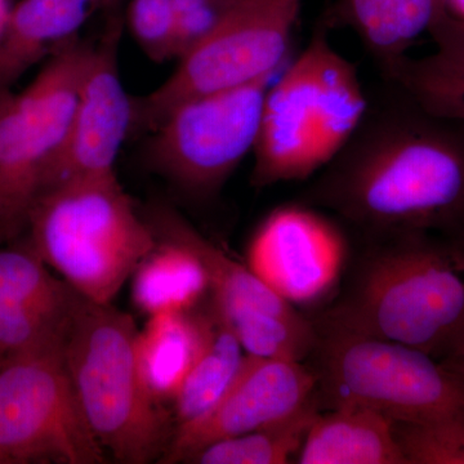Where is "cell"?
I'll list each match as a JSON object with an SVG mask.
<instances>
[{
	"label": "cell",
	"instance_id": "83f0119b",
	"mask_svg": "<svg viewBox=\"0 0 464 464\" xmlns=\"http://www.w3.org/2000/svg\"><path fill=\"white\" fill-rule=\"evenodd\" d=\"M234 0H174L176 60L194 51L215 32Z\"/></svg>",
	"mask_w": 464,
	"mask_h": 464
},
{
	"label": "cell",
	"instance_id": "6da1fadb",
	"mask_svg": "<svg viewBox=\"0 0 464 464\" xmlns=\"http://www.w3.org/2000/svg\"><path fill=\"white\" fill-rule=\"evenodd\" d=\"M298 200L331 213L351 234L464 239V123L431 114L384 82L355 136Z\"/></svg>",
	"mask_w": 464,
	"mask_h": 464
},
{
	"label": "cell",
	"instance_id": "30bf717a",
	"mask_svg": "<svg viewBox=\"0 0 464 464\" xmlns=\"http://www.w3.org/2000/svg\"><path fill=\"white\" fill-rule=\"evenodd\" d=\"M351 252L353 237L340 219L297 200L262 219L246 265L284 301L315 314L337 295Z\"/></svg>",
	"mask_w": 464,
	"mask_h": 464
},
{
	"label": "cell",
	"instance_id": "52a82bcc",
	"mask_svg": "<svg viewBox=\"0 0 464 464\" xmlns=\"http://www.w3.org/2000/svg\"><path fill=\"white\" fill-rule=\"evenodd\" d=\"M304 0H234L215 32L157 90L132 97L133 130L151 133L183 101L274 76L292 47Z\"/></svg>",
	"mask_w": 464,
	"mask_h": 464
},
{
	"label": "cell",
	"instance_id": "2e32d148",
	"mask_svg": "<svg viewBox=\"0 0 464 464\" xmlns=\"http://www.w3.org/2000/svg\"><path fill=\"white\" fill-rule=\"evenodd\" d=\"M295 463L408 464L390 418L364 408L320 411Z\"/></svg>",
	"mask_w": 464,
	"mask_h": 464
},
{
	"label": "cell",
	"instance_id": "44dd1931",
	"mask_svg": "<svg viewBox=\"0 0 464 464\" xmlns=\"http://www.w3.org/2000/svg\"><path fill=\"white\" fill-rule=\"evenodd\" d=\"M210 304L246 355L304 362L313 353L315 324L304 313L280 315L246 304H219L212 298Z\"/></svg>",
	"mask_w": 464,
	"mask_h": 464
},
{
	"label": "cell",
	"instance_id": "7c38bea8",
	"mask_svg": "<svg viewBox=\"0 0 464 464\" xmlns=\"http://www.w3.org/2000/svg\"><path fill=\"white\" fill-rule=\"evenodd\" d=\"M316 399V377L306 362L246 353L221 401L199 420L177 427L159 463H188L212 442L280 422Z\"/></svg>",
	"mask_w": 464,
	"mask_h": 464
},
{
	"label": "cell",
	"instance_id": "9a60e30c",
	"mask_svg": "<svg viewBox=\"0 0 464 464\" xmlns=\"http://www.w3.org/2000/svg\"><path fill=\"white\" fill-rule=\"evenodd\" d=\"M105 0H21L0 34V92L63 44Z\"/></svg>",
	"mask_w": 464,
	"mask_h": 464
},
{
	"label": "cell",
	"instance_id": "7402d4cb",
	"mask_svg": "<svg viewBox=\"0 0 464 464\" xmlns=\"http://www.w3.org/2000/svg\"><path fill=\"white\" fill-rule=\"evenodd\" d=\"M322 411L319 400L310 402L292 417L218 441L195 453L188 463L195 464H284L293 462L308 430Z\"/></svg>",
	"mask_w": 464,
	"mask_h": 464
},
{
	"label": "cell",
	"instance_id": "484cf974",
	"mask_svg": "<svg viewBox=\"0 0 464 464\" xmlns=\"http://www.w3.org/2000/svg\"><path fill=\"white\" fill-rule=\"evenodd\" d=\"M393 430L408 464H464V413Z\"/></svg>",
	"mask_w": 464,
	"mask_h": 464
},
{
	"label": "cell",
	"instance_id": "8fae6325",
	"mask_svg": "<svg viewBox=\"0 0 464 464\" xmlns=\"http://www.w3.org/2000/svg\"><path fill=\"white\" fill-rule=\"evenodd\" d=\"M121 39V20L112 18L92 48L72 130L45 172L42 192L61 183L115 176L116 159L133 125L132 97L119 72Z\"/></svg>",
	"mask_w": 464,
	"mask_h": 464
},
{
	"label": "cell",
	"instance_id": "5b68a950",
	"mask_svg": "<svg viewBox=\"0 0 464 464\" xmlns=\"http://www.w3.org/2000/svg\"><path fill=\"white\" fill-rule=\"evenodd\" d=\"M27 230L42 261L97 304H111L157 244L116 174L43 191L30 210Z\"/></svg>",
	"mask_w": 464,
	"mask_h": 464
},
{
	"label": "cell",
	"instance_id": "8992f818",
	"mask_svg": "<svg viewBox=\"0 0 464 464\" xmlns=\"http://www.w3.org/2000/svg\"><path fill=\"white\" fill-rule=\"evenodd\" d=\"M315 324L306 364L320 408H364L392 422L423 423L464 413V382L435 357L398 342Z\"/></svg>",
	"mask_w": 464,
	"mask_h": 464
},
{
	"label": "cell",
	"instance_id": "5bb4252c",
	"mask_svg": "<svg viewBox=\"0 0 464 464\" xmlns=\"http://www.w3.org/2000/svg\"><path fill=\"white\" fill-rule=\"evenodd\" d=\"M210 298L206 310L172 311L149 316L137 333L136 362L143 389L152 401L172 405L199 357L213 324Z\"/></svg>",
	"mask_w": 464,
	"mask_h": 464
},
{
	"label": "cell",
	"instance_id": "d4e9b609",
	"mask_svg": "<svg viewBox=\"0 0 464 464\" xmlns=\"http://www.w3.org/2000/svg\"><path fill=\"white\" fill-rule=\"evenodd\" d=\"M72 297L63 306L24 304L0 307V368L63 334Z\"/></svg>",
	"mask_w": 464,
	"mask_h": 464
},
{
	"label": "cell",
	"instance_id": "1f68e13d",
	"mask_svg": "<svg viewBox=\"0 0 464 464\" xmlns=\"http://www.w3.org/2000/svg\"><path fill=\"white\" fill-rule=\"evenodd\" d=\"M11 9L8 5V0H0V34H2L3 29H5V24H7Z\"/></svg>",
	"mask_w": 464,
	"mask_h": 464
},
{
	"label": "cell",
	"instance_id": "ba28073f",
	"mask_svg": "<svg viewBox=\"0 0 464 464\" xmlns=\"http://www.w3.org/2000/svg\"><path fill=\"white\" fill-rule=\"evenodd\" d=\"M63 331L0 368V464H103L63 357Z\"/></svg>",
	"mask_w": 464,
	"mask_h": 464
},
{
	"label": "cell",
	"instance_id": "4316f807",
	"mask_svg": "<svg viewBox=\"0 0 464 464\" xmlns=\"http://www.w3.org/2000/svg\"><path fill=\"white\" fill-rule=\"evenodd\" d=\"M128 24L143 53L161 63L176 58L174 0H132Z\"/></svg>",
	"mask_w": 464,
	"mask_h": 464
},
{
	"label": "cell",
	"instance_id": "4fadbf2b",
	"mask_svg": "<svg viewBox=\"0 0 464 464\" xmlns=\"http://www.w3.org/2000/svg\"><path fill=\"white\" fill-rule=\"evenodd\" d=\"M442 14V0H334L322 20L329 29L351 30L381 75L409 56Z\"/></svg>",
	"mask_w": 464,
	"mask_h": 464
},
{
	"label": "cell",
	"instance_id": "f546056e",
	"mask_svg": "<svg viewBox=\"0 0 464 464\" xmlns=\"http://www.w3.org/2000/svg\"><path fill=\"white\" fill-rule=\"evenodd\" d=\"M442 364L447 366L449 371L453 372L454 374L458 375L464 382V343L460 346L457 353L453 355L449 356Z\"/></svg>",
	"mask_w": 464,
	"mask_h": 464
},
{
	"label": "cell",
	"instance_id": "7a4b0ae2",
	"mask_svg": "<svg viewBox=\"0 0 464 464\" xmlns=\"http://www.w3.org/2000/svg\"><path fill=\"white\" fill-rule=\"evenodd\" d=\"M335 297L308 315L444 362L464 343V239L424 231L355 235Z\"/></svg>",
	"mask_w": 464,
	"mask_h": 464
},
{
	"label": "cell",
	"instance_id": "cb8c5ba5",
	"mask_svg": "<svg viewBox=\"0 0 464 464\" xmlns=\"http://www.w3.org/2000/svg\"><path fill=\"white\" fill-rule=\"evenodd\" d=\"M72 295L74 290L50 273L30 244L0 249V307L63 306Z\"/></svg>",
	"mask_w": 464,
	"mask_h": 464
},
{
	"label": "cell",
	"instance_id": "603a6c76",
	"mask_svg": "<svg viewBox=\"0 0 464 464\" xmlns=\"http://www.w3.org/2000/svg\"><path fill=\"white\" fill-rule=\"evenodd\" d=\"M382 79L431 114L464 123L463 65L433 52L429 56L401 58Z\"/></svg>",
	"mask_w": 464,
	"mask_h": 464
},
{
	"label": "cell",
	"instance_id": "ac0fdd59",
	"mask_svg": "<svg viewBox=\"0 0 464 464\" xmlns=\"http://www.w3.org/2000/svg\"><path fill=\"white\" fill-rule=\"evenodd\" d=\"M157 244L133 271L134 306L148 316L195 310L210 297L200 258L181 241L157 234Z\"/></svg>",
	"mask_w": 464,
	"mask_h": 464
},
{
	"label": "cell",
	"instance_id": "3957f363",
	"mask_svg": "<svg viewBox=\"0 0 464 464\" xmlns=\"http://www.w3.org/2000/svg\"><path fill=\"white\" fill-rule=\"evenodd\" d=\"M329 33L320 18L306 47L268 87L253 150L255 188L313 179L364 121L371 100L355 63L335 50Z\"/></svg>",
	"mask_w": 464,
	"mask_h": 464
},
{
	"label": "cell",
	"instance_id": "277c9868",
	"mask_svg": "<svg viewBox=\"0 0 464 464\" xmlns=\"http://www.w3.org/2000/svg\"><path fill=\"white\" fill-rule=\"evenodd\" d=\"M137 333L130 314L74 292L63 334L67 372L94 438L124 464L160 462L174 433L172 414L143 389Z\"/></svg>",
	"mask_w": 464,
	"mask_h": 464
},
{
	"label": "cell",
	"instance_id": "e0dca14e",
	"mask_svg": "<svg viewBox=\"0 0 464 464\" xmlns=\"http://www.w3.org/2000/svg\"><path fill=\"white\" fill-rule=\"evenodd\" d=\"M45 161L27 125L17 94L0 92V241L27 230L30 210L42 192Z\"/></svg>",
	"mask_w": 464,
	"mask_h": 464
},
{
	"label": "cell",
	"instance_id": "d6986e66",
	"mask_svg": "<svg viewBox=\"0 0 464 464\" xmlns=\"http://www.w3.org/2000/svg\"><path fill=\"white\" fill-rule=\"evenodd\" d=\"M148 221L154 232L181 241L200 258L209 277L213 301L246 304L280 315L302 313L268 288L248 266L240 264L208 240L172 208H154Z\"/></svg>",
	"mask_w": 464,
	"mask_h": 464
},
{
	"label": "cell",
	"instance_id": "f1b7e54d",
	"mask_svg": "<svg viewBox=\"0 0 464 464\" xmlns=\"http://www.w3.org/2000/svg\"><path fill=\"white\" fill-rule=\"evenodd\" d=\"M429 35L435 43L436 53L464 66V21L441 14Z\"/></svg>",
	"mask_w": 464,
	"mask_h": 464
},
{
	"label": "cell",
	"instance_id": "9c48e42d",
	"mask_svg": "<svg viewBox=\"0 0 464 464\" xmlns=\"http://www.w3.org/2000/svg\"><path fill=\"white\" fill-rule=\"evenodd\" d=\"M274 76L183 101L151 132L149 160L195 199H213L253 154Z\"/></svg>",
	"mask_w": 464,
	"mask_h": 464
},
{
	"label": "cell",
	"instance_id": "4dcf8cb0",
	"mask_svg": "<svg viewBox=\"0 0 464 464\" xmlns=\"http://www.w3.org/2000/svg\"><path fill=\"white\" fill-rule=\"evenodd\" d=\"M454 20L464 21V0H442V14Z\"/></svg>",
	"mask_w": 464,
	"mask_h": 464
},
{
	"label": "cell",
	"instance_id": "ffe728a7",
	"mask_svg": "<svg viewBox=\"0 0 464 464\" xmlns=\"http://www.w3.org/2000/svg\"><path fill=\"white\" fill-rule=\"evenodd\" d=\"M212 310L215 317L206 344L172 402L174 430L199 420L221 401L246 357L230 326Z\"/></svg>",
	"mask_w": 464,
	"mask_h": 464
}]
</instances>
